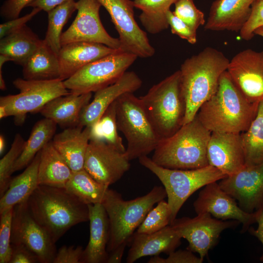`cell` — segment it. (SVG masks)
Returning <instances> with one entry per match:
<instances>
[{"label": "cell", "mask_w": 263, "mask_h": 263, "mask_svg": "<svg viewBox=\"0 0 263 263\" xmlns=\"http://www.w3.org/2000/svg\"><path fill=\"white\" fill-rule=\"evenodd\" d=\"M13 84L19 93L1 96L0 106L4 107L8 116L15 117L17 125L24 122L28 113H39L51 100L71 93L60 79L36 80L18 78Z\"/></svg>", "instance_id": "9c48e42d"}, {"label": "cell", "mask_w": 263, "mask_h": 263, "mask_svg": "<svg viewBox=\"0 0 263 263\" xmlns=\"http://www.w3.org/2000/svg\"><path fill=\"white\" fill-rule=\"evenodd\" d=\"M232 80L248 100H263V51L246 49L236 54L227 70Z\"/></svg>", "instance_id": "2e32d148"}, {"label": "cell", "mask_w": 263, "mask_h": 263, "mask_svg": "<svg viewBox=\"0 0 263 263\" xmlns=\"http://www.w3.org/2000/svg\"><path fill=\"white\" fill-rule=\"evenodd\" d=\"M245 166L263 164V100L257 114L246 131L241 133Z\"/></svg>", "instance_id": "836d02e7"}, {"label": "cell", "mask_w": 263, "mask_h": 263, "mask_svg": "<svg viewBox=\"0 0 263 263\" xmlns=\"http://www.w3.org/2000/svg\"><path fill=\"white\" fill-rule=\"evenodd\" d=\"M56 125L55 122L46 118L35 124L20 155L14 165L13 173L26 167L37 153L51 141L55 135Z\"/></svg>", "instance_id": "4dcf8cb0"}, {"label": "cell", "mask_w": 263, "mask_h": 263, "mask_svg": "<svg viewBox=\"0 0 263 263\" xmlns=\"http://www.w3.org/2000/svg\"><path fill=\"white\" fill-rule=\"evenodd\" d=\"M91 127L79 125L65 129L55 134L53 145L73 172L84 169L87 150L90 140Z\"/></svg>", "instance_id": "d4e9b609"}, {"label": "cell", "mask_w": 263, "mask_h": 263, "mask_svg": "<svg viewBox=\"0 0 263 263\" xmlns=\"http://www.w3.org/2000/svg\"><path fill=\"white\" fill-rule=\"evenodd\" d=\"M76 10V2L70 0L48 12V26L44 40L57 55L61 48L63 28Z\"/></svg>", "instance_id": "e575fe53"}, {"label": "cell", "mask_w": 263, "mask_h": 263, "mask_svg": "<svg viewBox=\"0 0 263 263\" xmlns=\"http://www.w3.org/2000/svg\"><path fill=\"white\" fill-rule=\"evenodd\" d=\"M118 129L127 142L125 154L131 161L154 151L160 139L144 110L140 97L127 93L115 101Z\"/></svg>", "instance_id": "ba28073f"}, {"label": "cell", "mask_w": 263, "mask_h": 263, "mask_svg": "<svg viewBox=\"0 0 263 263\" xmlns=\"http://www.w3.org/2000/svg\"><path fill=\"white\" fill-rule=\"evenodd\" d=\"M181 237L169 225L162 229L150 234L134 232L126 258L127 263H133L147 256L169 255L181 244Z\"/></svg>", "instance_id": "7402d4cb"}, {"label": "cell", "mask_w": 263, "mask_h": 263, "mask_svg": "<svg viewBox=\"0 0 263 263\" xmlns=\"http://www.w3.org/2000/svg\"><path fill=\"white\" fill-rule=\"evenodd\" d=\"M138 160L140 164L154 174L163 184L171 211L170 223L176 218L183 204L194 192L227 176L210 165L195 169H170L159 166L147 155L141 156Z\"/></svg>", "instance_id": "52a82bcc"}, {"label": "cell", "mask_w": 263, "mask_h": 263, "mask_svg": "<svg viewBox=\"0 0 263 263\" xmlns=\"http://www.w3.org/2000/svg\"><path fill=\"white\" fill-rule=\"evenodd\" d=\"M167 197L165 189L155 186L147 194L125 201L115 190L108 188L102 204L108 215L110 237L107 245L108 263H120L127 244L135 230L153 206Z\"/></svg>", "instance_id": "6da1fadb"}, {"label": "cell", "mask_w": 263, "mask_h": 263, "mask_svg": "<svg viewBox=\"0 0 263 263\" xmlns=\"http://www.w3.org/2000/svg\"><path fill=\"white\" fill-rule=\"evenodd\" d=\"M208 165L229 176L245 165L241 133L212 132L208 143Z\"/></svg>", "instance_id": "d6986e66"}, {"label": "cell", "mask_w": 263, "mask_h": 263, "mask_svg": "<svg viewBox=\"0 0 263 263\" xmlns=\"http://www.w3.org/2000/svg\"><path fill=\"white\" fill-rule=\"evenodd\" d=\"M11 243L25 245L41 263H53L56 253L55 243L31 215L27 200L13 207Z\"/></svg>", "instance_id": "5bb4252c"}, {"label": "cell", "mask_w": 263, "mask_h": 263, "mask_svg": "<svg viewBox=\"0 0 263 263\" xmlns=\"http://www.w3.org/2000/svg\"><path fill=\"white\" fill-rule=\"evenodd\" d=\"M167 20L173 34L186 40L191 44L197 42L196 30L193 29L184 21L178 18L170 10L167 13Z\"/></svg>", "instance_id": "b9f144b4"}, {"label": "cell", "mask_w": 263, "mask_h": 263, "mask_svg": "<svg viewBox=\"0 0 263 263\" xmlns=\"http://www.w3.org/2000/svg\"><path fill=\"white\" fill-rule=\"evenodd\" d=\"M178 0H133L134 7L141 11L139 19L145 30L158 34L169 27L167 13Z\"/></svg>", "instance_id": "1f68e13d"}, {"label": "cell", "mask_w": 263, "mask_h": 263, "mask_svg": "<svg viewBox=\"0 0 263 263\" xmlns=\"http://www.w3.org/2000/svg\"><path fill=\"white\" fill-rule=\"evenodd\" d=\"M140 98L160 140L171 136L183 125L186 104L181 90L179 70L152 86Z\"/></svg>", "instance_id": "8992f818"}, {"label": "cell", "mask_w": 263, "mask_h": 263, "mask_svg": "<svg viewBox=\"0 0 263 263\" xmlns=\"http://www.w3.org/2000/svg\"><path fill=\"white\" fill-rule=\"evenodd\" d=\"M137 58L133 54L118 50L83 67L64 80V85L76 94L95 92L117 81Z\"/></svg>", "instance_id": "30bf717a"}, {"label": "cell", "mask_w": 263, "mask_h": 263, "mask_svg": "<svg viewBox=\"0 0 263 263\" xmlns=\"http://www.w3.org/2000/svg\"><path fill=\"white\" fill-rule=\"evenodd\" d=\"M142 84L141 79L134 72H126L115 83L95 92L92 101L82 110L78 125L91 127L118 98L127 93H133Z\"/></svg>", "instance_id": "ffe728a7"}, {"label": "cell", "mask_w": 263, "mask_h": 263, "mask_svg": "<svg viewBox=\"0 0 263 263\" xmlns=\"http://www.w3.org/2000/svg\"><path fill=\"white\" fill-rule=\"evenodd\" d=\"M5 140L2 135H0V154H1L5 149Z\"/></svg>", "instance_id": "816d5d0a"}, {"label": "cell", "mask_w": 263, "mask_h": 263, "mask_svg": "<svg viewBox=\"0 0 263 263\" xmlns=\"http://www.w3.org/2000/svg\"><path fill=\"white\" fill-rule=\"evenodd\" d=\"M72 173L52 141L40 151L38 171L39 185L64 188Z\"/></svg>", "instance_id": "4316f807"}, {"label": "cell", "mask_w": 263, "mask_h": 263, "mask_svg": "<svg viewBox=\"0 0 263 263\" xmlns=\"http://www.w3.org/2000/svg\"><path fill=\"white\" fill-rule=\"evenodd\" d=\"M83 253L80 246L64 245L56 252L53 263H82Z\"/></svg>", "instance_id": "ee69618b"}, {"label": "cell", "mask_w": 263, "mask_h": 263, "mask_svg": "<svg viewBox=\"0 0 263 263\" xmlns=\"http://www.w3.org/2000/svg\"><path fill=\"white\" fill-rule=\"evenodd\" d=\"M12 252L9 263H39L37 255L23 244L11 245Z\"/></svg>", "instance_id": "7dc6e473"}, {"label": "cell", "mask_w": 263, "mask_h": 263, "mask_svg": "<svg viewBox=\"0 0 263 263\" xmlns=\"http://www.w3.org/2000/svg\"><path fill=\"white\" fill-rule=\"evenodd\" d=\"M13 211V207L0 213V263H9L11 257Z\"/></svg>", "instance_id": "ab89813d"}, {"label": "cell", "mask_w": 263, "mask_h": 263, "mask_svg": "<svg viewBox=\"0 0 263 263\" xmlns=\"http://www.w3.org/2000/svg\"><path fill=\"white\" fill-rule=\"evenodd\" d=\"M39 151L25 169L12 179L9 187L0 199V213L28 199L39 186Z\"/></svg>", "instance_id": "83f0119b"}, {"label": "cell", "mask_w": 263, "mask_h": 263, "mask_svg": "<svg viewBox=\"0 0 263 263\" xmlns=\"http://www.w3.org/2000/svg\"><path fill=\"white\" fill-rule=\"evenodd\" d=\"M92 96V93L80 94L70 93L51 100L39 113L62 128L77 126L81 111L90 102Z\"/></svg>", "instance_id": "484cf974"}, {"label": "cell", "mask_w": 263, "mask_h": 263, "mask_svg": "<svg viewBox=\"0 0 263 263\" xmlns=\"http://www.w3.org/2000/svg\"><path fill=\"white\" fill-rule=\"evenodd\" d=\"M27 202L33 218L55 243L73 226L89 220L88 205L65 188L39 185Z\"/></svg>", "instance_id": "3957f363"}, {"label": "cell", "mask_w": 263, "mask_h": 263, "mask_svg": "<svg viewBox=\"0 0 263 263\" xmlns=\"http://www.w3.org/2000/svg\"><path fill=\"white\" fill-rule=\"evenodd\" d=\"M193 207L197 214L208 213L217 219L237 221L242 224L244 231L256 223V212L248 213L243 210L236 200L225 191L217 182L204 187L194 202Z\"/></svg>", "instance_id": "e0dca14e"}, {"label": "cell", "mask_w": 263, "mask_h": 263, "mask_svg": "<svg viewBox=\"0 0 263 263\" xmlns=\"http://www.w3.org/2000/svg\"><path fill=\"white\" fill-rule=\"evenodd\" d=\"M42 40L26 25L0 39V54L23 66Z\"/></svg>", "instance_id": "f1b7e54d"}, {"label": "cell", "mask_w": 263, "mask_h": 263, "mask_svg": "<svg viewBox=\"0 0 263 263\" xmlns=\"http://www.w3.org/2000/svg\"><path fill=\"white\" fill-rule=\"evenodd\" d=\"M41 10L37 8H34L29 13L20 17L8 20L0 25V38L21 28L29 21L32 18Z\"/></svg>", "instance_id": "f6af8a7d"}, {"label": "cell", "mask_w": 263, "mask_h": 263, "mask_svg": "<svg viewBox=\"0 0 263 263\" xmlns=\"http://www.w3.org/2000/svg\"><path fill=\"white\" fill-rule=\"evenodd\" d=\"M259 104L248 100L226 71L220 77L216 92L202 104L197 115L211 132L241 133L255 117Z\"/></svg>", "instance_id": "7a4b0ae2"}, {"label": "cell", "mask_w": 263, "mask_h": 263, "mask_svg": "<svg viewBox=\"0 0 263 263\" xmlns=\"http://www.w3.org/2000/svg\"><path fill=\"white\" fill-rule=\"evenodd\" d=\"M125 152L101 140H90L84 169L97 182L110 186L120 180L130 168Z\"/></svg>", "instance_id": "9a60e30c"}, {"label": "cell", "mask_w": 263, "mask_h": 263, "mask_svg": "<svg viewBox=\"0 0 263 263\" xmlns=\"http://www.w3.org/2000/svg\"><path fill=\"white\" fill-rule=\"evenodd\" d=\"M118 50L89 42H75L62 45L58 54L60 79L64 81L85 65Z\"/></svg>", "instance_id": "603a6c76"}, {"label": "cell", "mask_w": 263, "mask_h": 263, "mask_svg": "<svg viewBox=\"0 0 263 263\" xmlns=\"http://www.w3.org/2000/svg\"><path fill=\"white\" fill-rule=\"evenodd\" d=\"M115 101L91 127L90 140L104 141L124 152L126 148L118 133Z\"/></svg>", "instance_id": "d590c367"}, {"label": "cell", "mask_w": 263, "mask_h": 263, "mask_svg": "<svg viewBox=\"0 0 263 263\" xmlns=\"http://www.w3.org/2000/svg\"><path fill=\"white\" fill-rule=\"evenodd\" d=\"M238 222L217 219L208 213H202L193 218H176L170 225L181 238L187 240L188 249L198 253L204 260L208 251L217 244L221 233Z\"/></svg>", "instance_id": "7c38bea8"}, {"label": "cell", "mask_w": 263, "mask_h": 263, "mask_svg": "<svg viewBox=\"0 0 263 263\" xmlns=\"http://www.w3.org/2000/svg\"><path fill=\"white\" fill-rule=\"evenodd\" d=\"M203 260L198 257L188 249L174 251L168 255L166 258L154 256L148 262V263H202Z\"/></svg>", "instance_id": "7bdbcfd3"}, {"label": "cell", "mask_w": 263, "mask_h": 263, "mask_svg": "<svg viewBox=\"0 0 263 263\" xmlns=\"http://www.w3.org/2000/svg\"><path fill=\"white\" fill-rule=\"evenodd\" d=\"M25 141L19 133L16 134L10 150L0 160V197L9 187L14 165L24 149Z\"/></svg>", "instance_id": "8d00e7d4"}, {"label": "cell", "mask_w": 263, "mask_h": 263, "mask_svg": "<svg viewBox=\"0 0 263 263\" xmlns=\"http://www.w3.org/2000/svg\"><path fill=\"white\" fill-rule=\"evenodd\" d=\"M220 187L234 199L244 211L253 213L263 204V164L245 166L221 180Z\"/></svg>", "instance_id": "ac0fdd59"}, {"label": "cell", "mask_w": 263, "mask_h": 263, "mask_svg": "<svg viewBox=\"0 0 263 263\" xmlns=\"http://www.w3.org/2000/svg\"><path fill=\"white\" fill-rule=\"evenodd\" d=\"M171 216V211L168 202L161 200L148 212L136 232L150 234L158 231L170 224Z\"/></svg>", "instance_id": "74e56055"}, {"label": "cell", "mask_w": 263, "mask_h": 263, "mask_svg": "<svg viewBox=\"0 0 263 263\" xmlns=\"http://www.w3.org/2000/svg\"><path fill=\"white\" fill-rule=\"evenodd\" d=\"M109 13L119 35L121 49L137 57L148 58L155 54L147 33L137 23L134 3L131 0H98Z\"/></svg>", "instance_id": "8fae6325"}, {"label": "cell", "mask_w": 263, "mask_h": 263, "mask_svg": "<svg viewBox=\"0 0 263 263\" xmlns=\"http://www.w3.org/2000/svg\"><path fill=\"white\" fill-rule=\"evenodd\" d=\"M84 203H101L109 186L96 181L85 169L73 172L65 188Z\"/></svg>", "instance_id": "d6a6232c"}, {"label": "cell", "mask_w": 263, "mask_h": 263, "mask_svg": "<svg viewBox=\"0 0 263 263\" xmlns=\"http://www.w3.org/2000/svg\"><path fill=\"white\" fill-rule=\"evenodd\" d=\"M70 0H33L28 6L37 8L48 12L55 7Z\"/></svg>", "instance_id": "681fc988"}, {"label": "cell", "mask_w": 263, "mask_h": 263, "mask_svg": "<svg viewBox=\"0 0 263 263\" xmlns=\"http://www.w3.org/2000/svg\"><path fill=\"white\" fill-rule=\"evenodd\" d=\"M229 62L222 52L207 47L181 64L180 87L186 104L183 125L191 121L202 104L215 94Z\"/></svg>", "instance_id": "277c9868"}, {"label": "cell", "mask_w": 263, "mask_h": 263, "mask_svg": "<svg viewBox=\"0 0 263 263\" xmlns=\"http://www.w3.org/2000/svg\"><path fill=\"white\" fill-rule=\"evenodd\" d=\"M263 26V0H255L252 4L249 17L239 32L243 40L248 41L255 36L254 31Z\"/></svg>", "instance_id": "60d3db41"}, {"label": "cell", "mask_w": 263, "mask_h": 263, "mask_svg": "<svg viewBox=\"0 0 263 263\" xmlns=\"http://www.w3.org/2000/svg\"><path fill=\"white\" fill-rule=\"evenodd\" d=\"M22 67L23 78L25 79L49 80L60 79L58 55L53 52L44 39Z\"/></svg>", "instance_id": "f546056e"}, {"label": "cell", "mask_w": 263, "mask_h": 263, "mask_svg": "<svg viewBox=\"0 0 263 263\" xmlns=\"http://www.w3.org/2000/svg\"><path fill=\"white\" fill-rule=\"evenodd\" d=\"M211 132L197 115L174 134L160 140L151 158L162 167L190 169L208 165L207 148Z\"/></svg>", "instance_id": "5b68a950"}, {"label": "cell", "mask_w": 263, "mask_h": 263, "mask_svg": "<svg viewBox=\"0 0 263 263\" xmlns=\"http://www.w3.org/2000/svg\"><path fill=\"white\" fill-rule=\"evenodd\" d=\"M2 66H0V89L2 90L6 89V85L3 78L1 70Z\"/></svg>", "instance_id": "f907efd6"}, {"label": "cell", "mask_w": 263, "mask_h": 263, "mask_svg": "<svg viewBox=\"0 0 263 263\" xmlns=\"http://www.w3.org/2000/svg\"><path fill=\"white\" fill-rule=\"evenodd\" d=\"M174 14L193 29L206 23L204 13L197 8L193 0H178L174 4Z\"/></svg>", "instance_id": "f35d334b"}, {"label": "cell", "mask_w": 263, "mask_h": 263, "mask_svg": "<svg viewBox=\"0 0 263 263\" xmlns=\"http://www.w3.org/2000/svg\"><path fill=\"white\" fill-rule=\"evenodd\" d=\"M89 211L90 239L83 250L82 263H107V245L110 237L109 220L101 203L88 205Z\"/></svg>", "instance_id": "cb8c5ba5"}, {"label": "cell", "mask_w": 263, "mask_h": 263, "mask_svg": "<svg viewBox=\"0 0 263 263\" xmlns=\"http://www.w3.org/2000/svg\"><path fill=\"white\" fill-rule=\"evenodd\" d=\"M33 0H7L0 8V15L3 18L10 20L19 17L22 10Z\"/></svg>", "instance_id": "bcb514c9"}, {"label": "cell", "mask_w": 263, "mask_h": 263, "mask_svg": "<svg viewBox=\"0 0 263 263\" xmlns=\"http://www.w3.org/2000/svg\"><path fill=\"white\" fill-rule=\"evenodd\" d=\"M256 212V220L258 224V227L254 229L249 228L248 230L251 234L256 237L262 243L263 247V204ZM260 261L263 262V251L260 257Z\"/></svg>", "instance_id": "c3c4849f"}, {"label": "cell", "mask_w": 263, "mask_h": 263, "mask_svg": "<svg viewBox=\"0 0 263 263\" xmlns=\"http://www.w3.org/2000/svg\"><path fill=\"white\" fill-rule=\"evenodd\" d=\"M255 35H258L263 38V26L257 28L254 31Z\"/></svg>", "instance_id": "f5cc1de1"}, {"label": "cell", "mask_w": 263, "mask_h": 263, "mask_svg": "<svg viewBox=\"0 0 263 263\" xmlns=\"http://www.w3.org/2000/svg\"><path fill=\"white\" fill-rule=\"evenodd\" d=\"M255 0H214L210 7L205 29L239 32L249 17Z\"/></svg>", "instance_id": "44dd1931"}, {"label": "cell", "mask_w": 263, "mask_h": 263, "mask_svg": "<svg viewBox=\"0 0 263 263\" xmlns=\"http://www.w3.org/2000/svg\"><path fill=\"white\" fill-rule=\"evenodd\" d=\"M101 6L98 0H78L76 2L77 15L70 27L61 35V46L83 41L102 44L121 50L119 38L110 36L102 24L99 16Z\"/></svg>", "instance_id": "4fadbf2b"}]
</instances>
